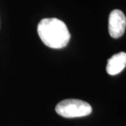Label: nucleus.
<instances>
[{
  "label": "nucleus",
  "instance_id": "obj_1",
  "mask_svg": "<svg viewBox=\"0 0 126 126\" xmlns=\"http://www.w3.org/2000/svg\"><path fill=\"white\" fill-rule=\"evenodd\" d=\"M37 32L42 42L51 48H63L70 40L67 25L58 18L42 19L38 25Z\"/></svg>",
  "mask_w": 126,
  "mask_h": 126
},
{
  "label": "nucleus",
  "instance_id": "obj_2",
  "mask_svg": "<svg viewBox=\"0 0 126 126\" xmlns=\"http://www.w3.org/2000/svg\"><path fill=\"white\" fill-rule=\"evenodd\" d=\"M92 111L90 104L77 99H64L55 107V111L58 115L68 118L86 116L90 115Z\"/></svg>",
  "mask_w": 126,
  "mask_h": 126
},
{
  "label": "nucleus",
  "instance_id": "obj_3",
  "mask_svg": "<svg viewBox=\"0 0 126 126\" xmlns=\"http://www.w3.org/2000/svg\"><path fill=\"white\" fill-rule=\"evenodd\" d=\"M126 27V17L119 9H114L109 17V32L113 39L123 36Z\"/></svg>",
  "mask_w": 126,
  "mask_h": 126
},
{
  "label": "nucleus",
  "instance_id": "obj_4",
  "mask_svg": "<svg viewBox=\"0 0 126 126\" xmlns=\"http://www.w3.org/2000/svg\"><path fill=\"white\" fill-rule=\"evenodd\" d=\"M126 53L120 52L114 54L107 60V72L109 75H116L126 68Z\"/></svg>",
  "mask_w": 126,
  "mask_h": 126
}]
</instances>
